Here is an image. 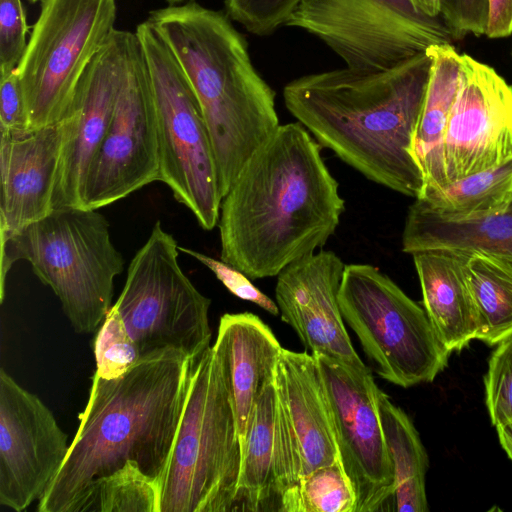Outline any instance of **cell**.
<instances>
[{"instance_id": "603a6c76", "label": "cell", "mask_w": 512, "mask_h": 512, "mask_svg": "<svg viewBox=\"0 0 512 512\" xmlns=\"http://www.w3.org/2000/svg\"><path fill=\"white\" fill-rule=\"evenodd\" d=\"M423 307L443 345L460 351L475 339L476 313L463 269V254L427 250L412 254Z\"/></svg>"}, {"instance_id": "d590c367", "label": "cell", "mask_w": 512, "mask_h": 512, "mask_svg": "<svg viewBox=\"0 0 512 512\" xmlns=\"http://www.w3.org/2000/svg\"><path fill=\"white\" fill-rule=\"evenodd\" d=\"M30 128L16 69L0 75V132Z\"/></svg>"}, {"instance_id": "52a82bcc", "label": "cell", "mask_w": 512, "mask_h": 512, "mask_svg": "<svg viewBox=\"0 0 512 512\" xmlns=\"http://www.w3.org/2000/svg\"><path fill=\"white\" fill-rule=\"evenodd\" d=\"M154 100L159 181L185 205L204 230L220 215L217 164L198 99L176 57L147 19L136 27Z\"/></svg>"}, {"instance_id": "9c48e42d", "label": "cell", "mask_w": 512, "mask_h": 512, "mask_svg": "<svg viewBox=\"0 0 512 512\" xmlns=\"http://www.w3.org/2000/svg\"><path fill=\"white\" fill-rule=\"evenodd\" d=\"M178 247L157 221L113 304L144 357L173 349L195 359L210 346L211 300L181 269Z\"/></svg>"}, {"instance_id": "44dd1931", "label": "cell", "mask_w": 512, "mask_h": 512, "mask_svg": "<svg viewBox=\"0 0 512 512\" xmlns=\"http://www.w3.org/2000/svg\"><path fill=\"white\" fill-rule=\"evenodd\" d=\"M213 346L224 364L242 447L253 407L274 379L283 347L270 327L249 312L224 314Z\"/></svg>"}, {"instance_id": "d6a6232c", "label": "cell", "mask_w": 512, "mask_h": 512, "mask_svg": "<svg viewBox=\"0 0 512 512\" xmlns=\"http://www.w3.org/2000/svg\"><path fill=\"white\" fill-rule=\"evenodd\" d=\"M27 34L22 0H0V75L17 68L27 47Z\"/></svg>"}, {"instance_id": "ab89813d", "label": "cell", "mask_w": 512, "mask_h": 512, "mask_svg": "<svg viewBox=\"0 0 512 512\" xmlns=\"http://www.w3.org/2000/svg\"><path fill=\"white\" fill-rule=\"evenodd\" d=\"M169 5H177L182 4L188 1H194V0H165Z\"/></svg>"}, {"instance_id": "e0dca14e", "label": "cell", "mask_w": 512, "mask_h": 512, "mask_svg": "<svg viewBox=\"0 0 512 512\" xmlns=\"http://www.w3.org/2000/svg\"><path fill=\"white\" fill-rule=\"evenodd\" d=\"M344 267L332 251L320 250L298 259L276 276L275 299L282 321L312 354L366 368L340 311L338 294Z\"/></svg>"}, {"instance_id": "60d3db41", "label": "cell", "mask_w": 512, "mask_h": 512, "mask_svg": "<svg viewBox=\"0 0 512 512\" xmlns=\"http://www.w3.org/2000/svg\"><path fill=\"white\" fill-rule=\"evenodd\" d=\"M29 2H32V3H35L37 1H42V0H28Z\"/></svg>"}, {"instance_id": "f546056e", "label": "cell", "mask_w": 512, "mask_h": 512, "mask_svg": "<svg viewBox=\"0 0 512 512\" xmlns=\"http://www.w3.org/2000/svg\"><path fill=\"white\" fill-rule=\"evenodd\" d=\"M96 373L106 379L117 378L144 358L130 336L119 312L112 305L97 330L93 342Z\"/></svg>"}, {"instance_id": "30bf717a", "label": "cell", "mask_w": 512, "mask_h": 512, "mask_svg": "<svg viewBox=\"0 0 512 512\" xmlns=\"http://www.w3.org/2000/svg\"><path fill=\"white\" fill-rule=\"evenodd\" d=\"M116 0H42L16 72L30 127L61 122L115 28Z\"/></svg>"}, {"instance_id": "74e56055", "label": "cell", "mask_w": 512, "mask_h": 512, "mask_svg": "<svg viewBox=\"0 0 512 512\" xmlns=\"http://www.w3.org/2000/svg\"><path fill=\"white\" fill-rule=\"evenodd\" d=\"M500 444L512 460V419L496 426Z\"/></svg>"}, {"instance_id": "7402d4cb", "label": "cell", "mask_w": 512, "mask_h": 512, "mask_svg": "<svg viewBox=\"0 0 512 512\" xmlns=\"http://www.w3.org/2000/svg\"><path fill=\"white\" fill-rule=\"evenodd\" d=\"M402 250L411 255L427 250H447L512 259V202L499 213L451 219L415 199L406 216Z\"/></svg>"}, {"instance_id": "83f0119b", "label": "cell", "mask_w": 512, "mask_h": 512, "mask_svg": "<svg viewBox=\"0 0 512 512\" xmlns=\"http://www.w3.org/2000/svg\"><path fill=\"white\" fill-rule=\"evenodd\" d=\"M68 512H160L159 484L127 461L90 482Z\"/></svg>"}, {"instance_id": "4fadbf2b", "label": "cell", "mask_w": 512, "mask_h": 512, "mask_svg": "<svg viewBox=\"0 0 512 512\" xmlns=\"http://www.w3.org/2000/svg\"><path fill=\"white\" fill-rule=\"evenodd\" d=\"M313 355L325 384L340 460L356 494V512L391 511L394 470L371 370Z\"/></svg>"}, {"instance_id": "e575fe53", "label": "cell", "mask_w": 512, "mask_h": 512, "mask_svg": "<svg viewBox=\"0 0 512 512\" xmlns=\"http://www.w3.org/2000/svg\"><path fill=\"white\" fill-rule=\"evenodd\" d=\"M441 17L457 40L467 34H485L488 0H442Z\"/></svg>"}, {"instance_id": "8d00e7d4", "label": "cell", "mask_w": 512, "mask_h": 512, "mask_svg": "<svg viewBox=\"0 0 512 512\" xmlns=\"http://www.w3.org/2000/svg\"><path fill=\"white\" fill-rule=\"evenodd\" d=\"M512 33V0H488L485 35L503 38Z\"/></svg>"}, {"instance_id": "f1b7e54d", "label": "cell", "mask_w": 512, "mask_h": 512, "mask_svg": "<svg viewBox=\"0 0 512 512\" xmlns=\"http://www.w3.org/2000/svg\"><path fill=\"white\" fill-rule=\"evenodd\" d=\"M280 512H356V494L341 461L301 477L284 494Z\"/></svg>"}, {"instance_id": "ba28073f", "label": "cell", "mask_w": 512, "mask_h": 512, "mask_svg": "<svg viewBox=\"0 0 512 512\" xmlns=\"http://www.w3.org/2000/svg\"><path fill=\"white\" fill-rule=\"evenodd\" d=\"M339 306L384 380L408 388L432 382L451 353L439 339L424 307L370 264L345 265Z\"/></svg>"}, {"instance_id": "2e32d148", "label": "cell", "mask_w": 512, "mask_h": 512, "mask_svg": "<svg viewBox=\"0 0 512 512\" xmlns=\"http://www.w3.org/2000/svg\"><path fill=\"white\" fill-rule=\"evenodd\" d=\"M133 33L115 29L83 73L62 120L54 208L82 205L88 170L109 126Z\"/></svg>"}, {"instance_id": "6da1fadb", "label": "cell", "mask_w": 512, "mask_h": 512, "mask_svg": "<svg viewBox=\"0 0 512 512\" xmlns=\"http://www.w3.org/2000/svg\"><path fill=\"white\" fill-rule=\"evenodd\" d=\"M321 147L297 121L280 125L247 160L222 198L221 260L256 280L326 244L345 201Z\"/></svg>"}, {"instance_id": "5bb4252c", "label": "cell", "mask_w": 512, "mask_h": 512, "mask_svg": "<svg viewBox=\"0 0 512 512\" xmlns=\"http://www.w3.org/2000/svg\"><path fill=\"white\" fill-rule=\"evenodd\" d=\"M69 446L50 409L1 368L0 504L20 512L39 501Z\"/></svg>"}, {"instance_id": "7a4b0ae2", "label": "cell", "mask_w": 512, "mask_h": 512, "mask_svg": "<svg viewBox=\"0 0 512 512\" xmlns=\"http://www.w3.org/2000/svg\"><path fill=\"white\" fill-rule=\"evenodd\" d=\"M431 64L426 51L383 70L307 74L284 86V103L322 147L367 179L417 199L425 183L411 149Z\"/></svg>"}, {"instance_id": "4316f807", "label": "cell", "mask_w": 512, "mask_h": 512, "mask_svg": "<svg viewBox=\"0 0 512 512\" xmlns=\"http://www.w3.org/2000/svg\"><path fill=\"white\" fill-rule=\"evenodd\" d=\"M429 209L451 219L478 218L506 210L512 202V158L466 176L420 198Z\"/></svg>"}, {"instance_id": "8992f818", "label": "cell", "mask_w": 512, "mask_h": 512, "mask_svg": "<svg viewBox=\"0 0 512 512\" xmlns=\"http://www.w3.org/2000/svg\"><path fill=\"white\" fill-rule=\"evenodd\" d=\"M242 447L224 364L214 346L194 359L160 482V512H233Z\"/></svg>"}, {"instance_id": "5b68a950", "label": "cell", "mask_w": 512, "mask_h": 512, "mask_svg": "<svg viewBox=\"0 0 512 512\" xmlns=\"http://www.w3.org/2000/svg\"><path fill=\"white\" fill-rule=\"evenodd\" d=\"M0 246L1 302L9 270L25 260L58 297L76 332L98 330L112 306L114 279L122 273L124 259L97 209L54 208L19 231L1 233Z\"/></svg>"}, {"instance_id": "4dcf8cb0", "label": "cell", "mask_w": 512, "mask_h": 512, "mask_svg": "<svg viewBox=\"0 0 512 512\" xmlns=\"http://www.w3.org/2000/svg\"><path fill=\"white\" fill-rule=\"evenodd\" d=\"M496 345L484 377L486 407L495 427L512 419V333Z\"/></svg>"}, {"instance_id": "ac0fdd59", "label": "cell", "mask_w": 512, "mask_h": 512, "mask_svg": "<svg viewBox=\"0 0 512 512\" xmlns=\"http://www.w3.org/2000/svg\"><path fill=\"white\" fill-rule=\"evenodd\" d=\"M274 384L296 483L319 467L341 461L331 408L315 356L283 348Z\"/></svg>"}, {"instance_id": "ffe728a7", "label": "cell", "mask_w": 512, "mask_h": 512, "mask_svg": "<svg viewBox=\"0 0 512 512\" xmlns=\"http://www.w3.org/2000/svg\"><path fill=\"white\" fill-rule=\"evenodd\" d=\"M294 485L273 379L250 415L233 512H280L284 494Z\"/></svg>"}, {"instance_id": "1f68e13d", "label": "cell", "mask_w": 512, "mask_h": 512, "mask_svg": "<svg viewBox=\"0 0 512 512\" xmlns=\"http://www.w3.org/2000/svg\"><path fill=\"white\" fill-rule=\"evenodd\" d=\"M302 0H224L228 17L248 32L264 36L285 26Z\"/></svg>"}, {"instance_id": "3957f363", "label": "cell", "mask_w": 512, "mask_h": 512, "mask_svg": "<svg viewBox=\"0 0 512 512\" xmlns=\"http://www.w3.org/2000/svg\"><path fill=\"white\" fill-rule=\"evenodd\" d=\"M194 359L166 349L150 354L123 375L96 372L89 399L66 459L39 512H68L86 486L127 461L160 485L188 392Z\"/></svg>"}, {"instance_id": "f35d334b", "label": "cell", "mask_w": 512, "mask_h": 512, "mask_svg": "<svg viewBox=\"0 0 512 512\" xmlns=\"http://www.w3.org/2000/svg\"><path fill=\"white\" fill-rule=\"evenodd\" d=\"M414 5L423 13L429 16H441L442 0H411Z\"/></svg>"}, {"instance_id": "cb8c5ba5", "label": "cell", "mask_w": 512, "mask_h": 512, "mask_svg": "<svg viewBox=\"0 0 512 512\" xmlns=\"http://www.w3.org/2000/svg\"><path fill=\"white\" fill-rule=\"evenodd\" d=\"M427 52L432 60L431 71L411 149L423 174V193L442 189L449 184L445 170L444 138L462 74V56L452 44L434 45Z\"/></svg>"}, {"instance_id": "7c38bea8", "label": "cell", "mask_w": 512, "mask_h": 512, "mask_svg": "<svg viewBox=\"0 0 512 512\" xmlns=\"http://www.w3.org/2000/svg\"><path fill=\"white\" fill-rule=\"evenodd\" d=\"M159 181L154 100L135 33L112 117L88 170L81 207L99 209Z\"/></svg>"}, {"instance_id": "277c9868", "label": "cell", "mask_w": 512, "mask_h": 512, "mask_svg": "<svg viewBox=\"0 0 512 512\" xmlns=\"http://www.w3.org/2000/svg\"><path fill=\"white\" fill-rule=\"evenodd\" d=\"M148 20L198 99L224 197L247 160L280 126L275 92L227 14L188 1L153 10Z\"/></svg>"}, {"instance_id": "9a60e30c", "label": "cell", "mask_w": 512, "mask_h": 512, "mask_svg": "<svg viewBox=\"0 0 512 512\" xmlns=\"http://www.w3.org/2000/svg\"><path fill=\"white\" fill-rule=\"evenodd\" d=\"M461 56L460 86L444 138L448 183L512 158V86L489 65Z\"/></svg>"}, {"instance_id": "484cf974", "label": "cell", "mask_w": 512, "mask_h": 512, "mask_svg": "<svg viewBox=\"0 0 512 512\" xmlns=\"http://www.w3.org/2000/svg\"><path fill=\"white\" fill-rule=\"evenodd\" d=\"M462 254V269L476 313L475 339L496 345L512 333V259Z\"/></svg>"}, {"instance_id": "d6986e66", "label": "cell", "mask_w": 512, "mask_h": 512, "mask_svg": "<svg viewBox=\"0 0 512 512\" xmlns=\"http://www.w3.org/2000/svg\"><path fill=\"white\" fill-rule=\"evenodd\" d=\"M62 143V121L1 132L0 234L19 231L54 209Z\"/></svg>"}, {"instance_id": "836d02e7", "label": "cell", "mask_w": 512, "mask_h": 512, "mask_svg": "<svg viewBox=\"0 0 512 512\" xmlns=\"http://www.w3.org/2000/svg\"><path fill=\"white\" fill-rule=\"evenodd\" d=\"M179 251L195 258L210 269L216 278L236 297L254 303L271 315H279L277 303L259 290L239 269L201 252L179 246Z\"/></svg>"}, {"instance_id": "8fae6325", "label": "cell", "mask_w": 512, "mask_h": 512, "mask_svg": "<svg viewBox=\"0 0 512 512\" xmlns=\"http://www.w3.org/2000/svg\"><path fill=\"white\" fill-rule=\"evenodd\" d=\"M285 26L317 37L347 67L383 70L455 35L441 16L421 12L411 0H302Z\"/></svg>"}, {"instance_id": "d4e9b609", "label": "cell", "mask_w": 512, "mask_h": 512, "mask_svg": "<svg viewBox=\"0 0 512 512\" xmlns=\"http://www.w3.org/2000/svg\"><path fill=\"white\" fill-rule=\"evenodd\" d=\"M377 405L394 470L391 511L427 512L425 474L428 456L408 415L378 387Z\"/></svg>"}]
</instances>
